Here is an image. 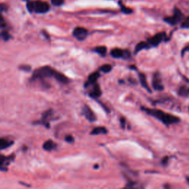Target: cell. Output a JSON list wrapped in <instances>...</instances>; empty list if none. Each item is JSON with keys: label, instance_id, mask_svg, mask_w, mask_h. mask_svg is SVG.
<instances>
[{"label": "cell", "instance_id": "obj_1", "mask_svg": "<svg viewBox=\"0 0 189 189\" xmlns=\"http://www.w3.org/2000/svg\"><path fill=\"white\" fill-rule=\"evenodd\" d=\"M143 110L146 111L148 114L153 116L157 119L160 120L161 122L165 125H171L174 124V123H177L180 122V118L177 116L172 115V114H167L165 112L159 109H147V108H143Z\"/></svg>", "mask_w": 189, "mask_h": 189}, {"label": "cell", "instance_id": "obj_2", "mask_svg": "<svg viewBox=\"0 0 189 189\" xmlns=\"http://www.w3.org/2000/svg\"><path fill=\"white\" fill-rule=\"evenodd\" d=\"M182 19H183V14H182V12L180 10L175 9L174 16L165 18L164 21L165 22H167L168 24H171V25H176L179 22H180Z\"/></svg>", "mask_w": 189, "mask_h": 189}, {"label": "cell", "instance_id": "obj_3", "mask_svg": "<svg viewBox=\"0 0 189 189\" xmlns=\"http://www.w3.org/2000/svg\"><path fill=\"white\" fill-rule=\"evenodd\" d=\"M53 70L49 66H44L41 68L36 70L33 74V78L36 79H43V78H47V77L53 76Z\"/></svg>", "mask_w": 189, "mask_h": 189}, {"label": "cell", "instance_id": "obj_4", "mask_svg": "<svg viewBox=\"0 0 189 189\" xmlns=\"http://www.w3.org/2000/svg\"><path fill=\"white\" fill-rule=\"evenodd\" d=\"M49 10V4L42 1L33 2V11L37 14H45Z\"/></svg>", "mask_w": 189, "mask_h": 189}, {"label": "cell", "instance_id": "obj_5", "mask_svg": "<svg viewBox=\"0 0 189 189\" xmlns=\"http://www.w3.org/2000/svg\"><path fill=\"white\" fill-rule=\"evenodd\" d=\"M165 33H157V34L155 35L154 36L152 37L151 39H148V44H149L150 46L152 47H156L157 45L162 42L163 41H164L165 39Z\"/></svg>", "mask_w": 189, "mask_h": 189}, {"label": "cell", "instance_id": "obj_6", "mask_svg": "<svg viewBox=\"0 0 189 189\" xmlns=\"http://www.w3.org/2000/svg\"><path fill=\"white\" fill-rule=\"evenodd\" d=\"M74 37H75L79 41H83L87 38V35H88V31L87 29L84 28V27H78L75 28L72 33Z\"/></svg>", "mask_w": 189, "mask_h": 189}, {"label": "cell", "instance_id": "obj_7", "mask_svg": "<svg viewBox=\"0 0 189 189\" xmlns=\"http://www.w3.org/2000/svg\"><path fill=\"white\" fill-rule=\"evenodd\" d=\"M152 86H153L154 89L156 90L160 91L163 89V86L162 84V79L160 78V75L158 72H156L154 75Z\"/></svg>", "mask_w": 189, "mask_h": 189}, {"label": "cell", "instance_id": "obj_8", "mask_svg": "<svg viewBox=\"0 0 189 189\" xmlns=\"http://www.w3.org/2000/svg\"><path fill=\"white\" fill-rule=\"evenodd\" d=\"M111 56L113 57V58H127V56H129V52L124 51L123 49H119V48H115V49H113L112 51H111Z\"/></svg>", "mask_w": 189, "mask_h": 189}, {"label": "cell", "instance_id": "obj_9", "mask_svg": "<svg viewBox=\"0 0 189 189\" xmlns=\"http://www.w3.org/2000/svg\"><path fill=\"white\" fill-rule=\"evenodd\" d=\"M82 111H83V114H84V116H85L86 118H87L88 121H91V122H93V121H96V114H94V112L92 111V109L89 107L87 105L84 106V107H83Z\"/></svg>", "mask_w": 189, "mask_h": 189}, {"label": "cell", "instance_id": "obj_10", "mask_svg": "<svg viewBox=\"0 0 189 189\" xmlns=\"http://www.w3.org/2000/svg\"><path fill=\"white\" fill-rule=\"evenodd\" d=\"M53 76L54 77L55 79L58 80V81L62 82L63 84H68L69 83V79H67V77L65 76L64 74L61 73V72H58L56 71V70H53Z\"/></svg>", "mask_w": 189, "mask_h": 189}, {"label": "cell", "instance_id": "obj_11", "mask_svg": "<svg viewBox=\"0 0 189 189\" xmlns=\"http://www.w3.org/2000/svg\"><path fill=\"white\" fill-rule=\"evenodd\" d=\"M101 95V90L100 89V86L98 84L95 83V85L93 87V89L92 90V92L89 93V96H91L93 98H97L100 97Z\"/></svg>", "mask_w": 189, "mask_h": 189}, {"label": "cell", "instance_id": "obj_12", "mask_svg": "<svg viewBox=\"0 0 189 189\" xmlns=\"http://www.w3.org/2000/svg\"><path fill=\"white\" fill-rule=\"evenodd\" d=\"M99 76H100V74H99L98 72H95L91 74V75L89 76L88 81H87V84H86L85 85L86 87H87V86L89 85V84H95V83H96Z\"/></svg>", "mask_w": 189, "mask_h": 189}, {"label": "cell", "instance_id": "obj_13", "mask_svg": "<svg viewBox=\"0 0 189 189\" xmlns=\"http://www.w3.org/2000/svg\"><path fill=\"white\" fill-rule=\"evenodd\" d=\"M107 132H108L107 129H106L105 127L99 126V127L95 128V129L91 131V135H101V134H106Z\"/></svg>", "mask_w": 189, "mask_h": 189}, {"label": "cell", "instance_id": "obj_14", "mask_svg": "<svg viewBox=\"0 0 189 189\" xmlns=\"http://www.w3.org/2000/svg\"><path fill=\"white\" fill-rule=\"evenodd\" d=\"M150 45L148 43L144 42V41H141L139 44H137L136 47H135V53H138V52L142 50L143 49H148L149 48Z\"/></svg>", "mask_w": 189, "mask_h": 189}, {"label": "cell", "instance_id": "obj_15", "mask_svg": "<svg viewBox=\"0 0 189 189\" xmlns=\"http://www.w3.org/2000/svg\"><path fill=\"white\" fill-rule=\"evenodd\" d=\"M139 78H140V81L141 83L142 86L145 89H146L148 92H151V90L149 89V87H148V84H147V81L146 78V75L143 73L139 74Z\"/></svg>", "mask_w": 189, "mask_h": 189}, {"label": "cell", "instance_id": "obj_16", "mask_svg": "<svg viewBox=\"0 0 189 189\" xmlns=\"http://www.w3.org/2000/svg\"><path fill=\"white\" fill-rule=\"evenodd\" d=\"M55 147V143H53L52 140H47L45 143H44L43 145V148L44 150L46 151H51L52 149H53Z\"/></svg>", "mask_w": 189, "mask_h": 189}, {"label": "cell", "instance_id": "obj_17", "mask_svg": "<svg viewBox=\"0 0 189 189\" xmlns=\"http://www.w3.org/2000/svg\"><path fill=\"white\" fill-rule=\"evenodd\" d=\"M95 51L97 53H98L99 55H101V56H105L106 53V47L104 46H100V47H96L95 48Z\"/></svg>", "mask_w": 189, "mask_h": 189}, {"label": "cell", "instance_id": "obj_18", "mask_svg": "<svg viewBox=\"0 0 189 189\" xmlns=\"http://www.w3.org/2000/svg\"><path fill=\"white\" fill-rule=\"evenodd\" d=\"M11 144H13V142L7 141L5 139H0V150L4 149L5 148L10 146Z\"/></svg>", "mask_w": 189, "mask_h": 189}, {"label": "cell", "instance_id": "obj_19", "mask_svg": "<svg viewBox=\"0 0 189 189\" xmlns=\"http://www.w3.org/2000/svg\"><path fill=\"white\" fill-rule=\"evenodd\" d=\"M179 95L181 96H189V89L185 86H182L179 89Z\"/></svg>", "mask_w": 189, "mask_h": 189}, {"label": "cell", "instance_id": "obj_20", "mask_svg": "<svg viewBox=\"0 0 189 189\" xmlns=\"http://www.w3.org/2000/svg\"><path fill=\"white\" fill-rule=\"evenodd\" d=\"M112 66H111L110 64H106L102 65V66L100 67V70L102 71L103 72H104V73L109 72L112 70Z\"/></svg>", "mask_w": 189, "mask_h": 189}, {"label": "cell", "instance_id": "obj_21", "mask_svg": "<svg viewBox=\"0 0 189 189\" xmlns=\"http://www.w3.org/2000/svg\"><path fill=\"white\" fill-rule=\"evenodd\" d=\"M0 37L2 38L3 40H5V41H7V40H8L9 39H10V36L8 33L4 31V32H2L0 33Z\"/></svg>", "mask_w": 189, "mask_h": 189}, {"label": "cell", "instance_id": "obj_22", "mask_svg": "<svg viewBox=\"0 0 189 189\" xmlns=\"http://www.w3.org/2000/svg\"><path fill=\"white\" fill-rule=\"evenodd\" d=\"M181 27L182 28H189V17L186 18V19L182 21L181 23Z\"/></svg>", "mask_w": 189, "mask_h": 189}, {"label": "cell", "instance_id": "obj_23", "mask_svg": "<svg viewBox=\"0 0 189 189\" xmlns=\"http://www.w3.org/2000/svg\"><path fill=\"white\" fill-rule=\"evenodd\" d=\"M121 11L126 14H129L132 13V10H131V9L129 8V7H124V6H122V7H121Z\"/></svg>", "mask_w": 189, "mask_h": 189}, {"label": "cell", "instance_id": "obj_24", "mask_svg": "<svg viewBox=\"0 0 189 189\" xmlns=\"http://www.w3.org/2000/svg\"><path fill=\"white\" fill-rule=\"evenodd\" d=\"M27 7L29 12H33V2H28L27 4Z\"/></svg>", "mask_w": 189, "mask_h": 189}, {"label": "cell", "instance_id": "obj_25", "mask_svg": "<svg viewBox=\"0 0 189 189\" xmlns=\"http://www.w3.org/2000/svg\"><path fill=\"white\" fill-rule=\"evenodd\" d=\"M51 2L53 5H56V6H59L63 4L64 0H51Z\"/></svg>", "mask_w": 189, "mask_h": 189}, {"label": "cell", "instance_id": "obj_26", "mask_svg": "<svg viewBox=\"0 0 189 189\" xmlns=\"http://www.w3.org/2000/svg\"><path fill=\"white\" fill-rule=\"evenodd\" d=\"M6 160H7V158H6L5 156H3V155H0V167H2Z\"/></svg>", "mask_w": 189, "mask_h": 189}, {"label": "cell", "instance_id": "obj_27", "mask_svg": "<svg viewBox=\"0 0 189 189\" xmlns=\"http://www.w3.org/2000/svg\"><path fill=\"white\" fill-rule=\"evenodd\" d=\"M6 5L5 4H0V15L2 14V12H4L5 10H6Z\"/></svg>", "mask_w": 189, "mask_h": 189}, {"label": "cell", "instance_id": "obj_28", "mask_svg": "<svg viewBox=\"0 0 189 189\" xmlns=\"http://www.w3.org/2000/svg\"><path fill=\"white\" fill-rule=\"evenodd\" d=\"M5 25V21H4V19L1 16H0V27H3Z\"/></svg>", "mask_w": 189, "mask_h": 189}, {"label": "cell", "instance_id": "obj_29", "mask_svg": "<svg viewBox=\"0 0 189 189\" xmlns=\"http://www.w3.org/2000/svg\"><path fill=\"white\" fill-rule=\"evenodd\" d=\"M65 140H66L67 142H69V143H72V142H73L74 139H73V138H72V137L70 136V135H69V136L66 137Z\"/></svg>", "mask_w": 189, "mask_h": 189}, {"label": "cell", "instance_id": "obj_30", "mask_svg": "<svg viewBox=\"0 0 189 189\" xmlns=\"http://www.w3.org/2000/svg\"><path fill=\"white\" fill-rule=\"evenodd\" d=\"M121 123H122V128L123 129H124V126H125V120L123 119V118H121Z\"/></svg>", "mask_w": 189, "mask_h": 189}, {"label": "cell", "instance_id": "obj_31", "mask_svg": "<svg viewBox=\"0 0 189 189\" xmlns=\"http://www.w3.org/2000/svg\"><path fill=\"white\" fill-rule=\"evenodd\" d=\"M167 157H165V158L163 159V164H166L167 163V161H168V160H167Z\"/></svg>", "mask_w": 189, "mask_h": 189}, {"label": "cell", "instance_id": "obj_32", "mask_svg": "<svg viewBox=\"0 0 189 189\" xmlns=\"http://www.w3.org/2000/svg\"><path fill=\"white\" fill-rule=\"evenodd\" d=\"M184 50H186V51H189V47H187L185 48Z\"/></svg>", "mask_w": 189, "mask_h": 189}, {"label": "cell", "instance_id": "obj_33", "mask_svg": "<svg viewBox=\"0 0 189 189\" xmlns=\"http://www.w3.org/2000/svg\"><path fill=\"white\" fill-rule=\"evenodd\" d=\"M22 68H23V69H26V68H27V67H26V66H23ZM27 69H29V70H30V66H27Z\"/></svg>", "mask_w": 189, "mask_h": 189}, {"label": "cell", "instance_id": "obj_34", "mask_svg": "<svg viewBox=\"0 0 189 189\" xmlns=\"http://www.w3.org/2000/svg\"><path fill=\"white\" fill-rule=\"evenodd\" d=\"M188 183H189V178H188Z\"/></svg>", "mask_w": 189, "mask_h": 189}]
</instances>
